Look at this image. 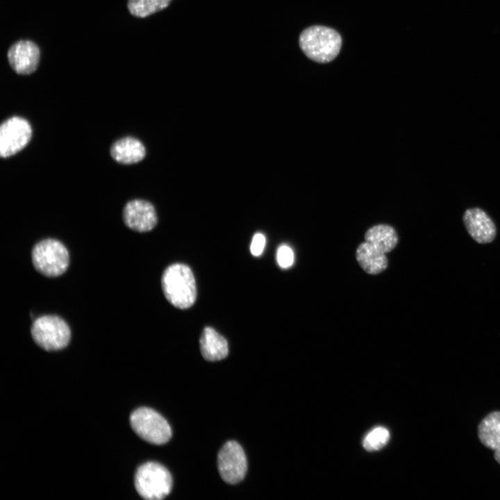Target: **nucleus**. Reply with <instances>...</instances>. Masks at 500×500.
<instances>
[{"label":"nucleus","instance_id":"nucleus-15","mask_svg":"<svg viewBox=\"0 0 500 500\" xmlns=\"http://www.w3.org/2000/svg\"><path fill=\"white\" fill-rule=\"evenodd\" d=\"M365 239V242L385 253L391 251L398 242L396 231L392 226L385 224L370 228L366 232Z\"/></svg>","mask_w":500,"mask_h":500},{"label":"nucleus","instance_id":"nucleus-3","mask_svg":"<svg viewBox=\"0 0 500 500\" xmlns=\"http://www.w3.org/2000/svg\"><path fill=\"white\" fill-rule=\"evenodd\" d=\"M31 258L35 269L47 277L62 275L69 265L67 249L61 242L51 238L38 242L32 249Z\"/></svg>","mask_w":500,"mask_h":500},{"label":"nucleus","instance_id":"nucleus-2","mask_svg":"<svg viewBox=\"0 0 500 500\" xmlns=\"http://www.w3.org/2000/svg\"><path fill=\"white\" fill-rule=\"evenodd\" d=\"M299 46L305 55L319 63L334 60L340 53L342 38L335 30L323 26H312L299 36Z\"/></svg>","mask_w":500,"mask_h":500},{"label":"nucleus","instance_id":"nucleus-13","mask_svg":"<svg viewBox=\"0 0 500 500\" xmlns=\"http://www.w3.org/2000/svg\"><path fill=\"white\" fill-rule=\"evenodd\" d=\"M199 343L201 354L208 361L222 360L228 354L226 340L212 327L204 328Z\"/></svg>","mask_w":500,"mask_h":500},{"label":"nucleus","instance_id":"nucleus-8","mask_svg":"<svg viewBox=\"0 0 500 500\" xmlns=\"http://www.w3.org/2000/svg\"><path fill=\"white\" fill-rule=\"evenodd\" d=\"M217 465L222 478L228 484L241 482L247 471L244 451L235 441L227 442L218 453Z\"/></svg>","mask_w":500,"mask_h":500},{"label":"nucleus","instance_id":"nucleus-1","mask_svg":"<svg viewBox=\"0 0 500 500\" xmlns=\"http://www.w3.org/2000/svg\"><path fill=\"white\" fill-rule=\"evenodd\" d=\"M161 283L165 298L176 308L187 309L194 303L196 282L188 265L182 263L169 265L163 272Z\"/></svg>","mask_w":500,"mask_h":500},{"label":"nucleus","instance_id":"nucleus-21","mask_svg":"<svg viewBox=\"0 0 500 500\" xmlns=\"http://www.w3.org/2000/svg\"><path fill=\"white\" fill-rule=\"evenodd\" d=\"M494 458L500 465V449L494 451Z\"/></svg>","mask_w":500,"mask_h":500},{"label":"nucleus","instance_id":"nucleus-6","mask_svg":"<svg viewBox=\"0 0 500 500\" xmlns=\"http://www.w3.org/2000/svg\"><path fill=\"white\" fill-rule=\"evenodd\" d=\"M130 424L135 433L142 440L153 444H163L172 437V430L167 420L156 410L142 407L130 416Z\"/></svg>","mask_w":500,"mask_h":500},{"label":"nucleus","instance_id":"nucleus-16","mask_svg":"<svg viewBox=\"0 0 500 500\" xmlns=\"http://www.w3.org/2000/svg\"><path fill=\"white\" fill-rule=\"evenodd\" d=\"M478 435L486 447L494 451L500 449V412H492L481 422Z\"/></svg>","mask_w":500,"mask_h":500},{"label":"nucleus","instance_id":"nucleus-20","mask_svg":"<svg viewBox=\"0 0 500 500\" xmlns=\"http://www.w3.org/2000/svg\"><path fill=\"white\" fill-rule=\"evenodd\" d=\"M265 237L260 233H256L250 246V251L253 256H259L262 254L265 246Z\"/></svg>","mask_w":500,"mask_h":500},{"label":"nucleus","instance_id":"nucleus-18","mask_svg":"<svg viewBox=\"0 0 500 500\" xmlns=\"http://www.w3.org/2000/svg\"><path fill=\"white\" fill-rule=\"evenodd\" d=\"M389 438L390 433L387 428L376 427L365 436L363 447L367 451H376L383 447Z\"/></svg>","mask_w":500,"mask_h":500},{"label":"nucleus","instance_id":"nucleus-4","mask_svg":"<svg viewBox=\"0 0 500 500\" xmlns=\"http://www.w3.org/2000/svg\"><path fill=\"white\" fill-rule=\"evenodd\" d=\"M135 487L138 494L147 500L166 497L172 488V478L163 465L147 462L140 466L135 474Z\"/></svg>","mask_w":500,"mask_h":500},{"label":"nucleus","instance_id":"nucleus-9","mask_svg":"<svg viewBox=\"0 0 500 500\" xmlns=\"http://www.w3.org/2000/svg\"><path fill=\"white\" fill-rule=\"evenodd\" d=\"M123 220L126 226L137 232H147L157 224V215L153 206L142 199H134L126 203L123 210Z\"/></svg>","mask_w":500,"mask_h":500},{"label":"nucleus","instance_id":"nucleus-14","mask_svg":"<svg viewBox=\"0 0 500 500\" xmlns=\"http://www.w3.org/2000/svg\"><path fill=\"white\" fill-rule=\"evenodd\" d=\"M356 258L363 270L369 274H379L388 267L385 253L367 242L358 246Z\"/></svg>","mask_w":500,"mask_h":500},{"label":"nucleus","instance_id":"nucleus-11","mask_svg":"<svg viewBox=\"0 0 500 500\" xmlns=\"http://www.w3.org/2000/svg\"><path fill=\"white\" fill-rule=\"evenodd\" d=\"M462 221L471 238L479 244L492 242L497 235L496 226L489 215L479 208H469Z\"/></svg>","mask_w":500,"mask_h":500},{"label":"nucleus","instance_id":"nucleus-5","mask_svg":"<svg viewBox=\"0 0 500 500\" xmlns=\"http://www.w3.org/2000/svg\"><path fill=\"white\" fill-rule=\"evenodd\" d=\"M34 342L46 351H58L69 343L71 331L67 322L56 315H43L35 319L31 328Z\"/></svg>","mask_w":500,"mask_h":500},{"label":"nucleus","instance_id":"nucleus-7","mask_svg":"<svg viewBox=\"0 0 500 500\" xmlns=\"http://www.w3.org/2000/svg\"><path fill=\"white\" fill-rule=\"evenodd\" d=\"M32 128L24 118L17 116L6 119L0 126V155L8 158L22 150L29 142Z\"/></svg>","mask_w":500,"mask_h":500},{"label":"nucleus","instance_id":"nucleus-10","mask_svg":"<svg viewBox=\"0 0 500 500\" xmlns=\"http://www.w3.org/2000/svg\"><path fill=\"white\" fill-rule=\"evenodd\" d=\"M7 57L11 68L19 74H29L38 67L40 49L30 40H19L8 49Z\"/></svg>","mask_w":500,"mask_h":500},{"label":"nucleus","instance_id":"nucleus-12","mask_svg":"<svg viewBox=\"0 0 500 500\" xmlns=\"http://www.w3.org/2000/svg\"><path fill=\"white\" fill-rule=\"evenodd\" d=\"M145 147L138 139L125 137L115 141L110 148V155L117 162L131 165L141 161L145 156Z\"/></svg>","mask_w":500,"mask_h":500},{"label":"nucleus","instance_id":"nucleus-19","mask_svg":"<svg viewBox=\"0 0 500 500\" xmlns=\"http://www.w3.org/2000/svg\"><path fill=\"white\" fill-rule=\"evenodd\" d=\"M276 260L281 267H290L294 262V253L291 248L285 244L280 246L277 250Z\"/></svg>","mask_w":500,"mask_h":500},{"label":"nucleus","instance_id":"nucleus-17","mask_svg":"<svg viewBox=\"0 0 500 500\" xmlns=\"http://www.w3.org/2000/svg\"><path fill=\"white\" fill-rule=\"evenodd\" d=\"M171 0H128V9L135 17H145L168 6Z\"/></svg>","mask_w":500,"mask_h":500}]
</instances>
